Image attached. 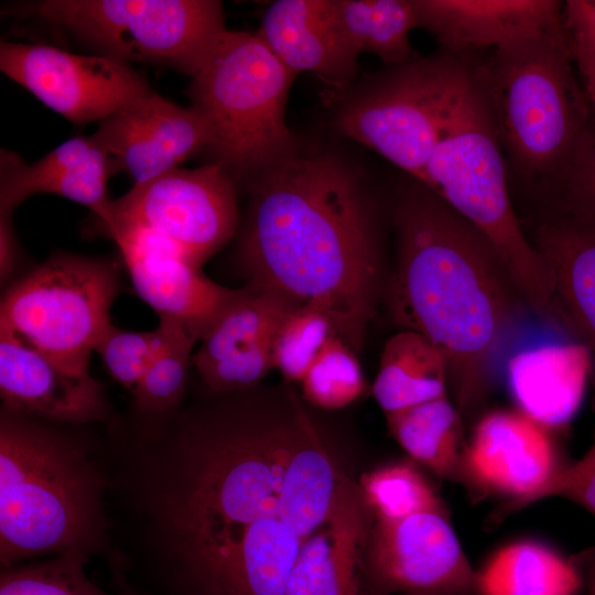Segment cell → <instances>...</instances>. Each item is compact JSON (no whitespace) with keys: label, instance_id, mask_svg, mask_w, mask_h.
Wrapping results in <instances>:
<instances>
[{"label":"cell","instance_id":"obj_14","mask_svg":"<svg viewBox=\"0 0 595 595\" xmlns=\"http://www.w3.org/2000/svg\"><path fill=\"white\" fill-rule=\"evenodd\" d=\"M293 298L251 284L215 320L199 340L192 364L214 393L261 385L272 366V346L282 322L299 306Z\"/></svg>","mask_w":595,"mask_h":595},{"label":"cell","instance_id":"obj_28","mask_svg":"<svg viewBox=\"0 0 595 595\" xmlns=\"http://www.w3.org/2000/svg\"><path fill=\"white\" fill-rule=\"evenodd\" d=\"M342 28L360 53L376 55L386 66L412 57L409 34L418 28L412 0H335Z\"/></svg>","mask_w":595,"mask_h":595},{"label":"cell","instance_id":"obj_7","mask_svg":"<svg viewBox=\"0 0 595 595\" xmlns=\"http://www.w3.org/2000/svg\"><path fill=\"white\" fill-rule=\"evenodd\" d=\"M295 75L253 32L226 30L191 78V106L205 119V153L245 187L298 147L285 119Z\"/></svg>","mask_w":595,"mask_h":595},{"label":"cell","instance_id":"obj_2","mask_svg":"<svg viewBox=\"0 0 595 595\" xmlns=\"http://www.w3.org/2000/svg\"><path fill=\"white\" fill-rule=\"evenodd\" d=\"M244 188L236 260L246 284L323 311L359 353L388 272L363 176L335 154L296 147Z\"/></svg>","mask_w":595,"mask_h":595},{"label":"cell","instance_id":"obj_11","mask_svg":"<svg viewBox=\"0 0 595 595\" xmlns=\"http://www.w3.org/2000/svg\"><path fill=\"white\" fill-rule=\"evenodd\" d=\"M237 191L216 163L177 167L133 184L112 202L102 228L110 237L131 229L151 232L201 268L239 229Z\"/></svg>","mask_w":595,"mask_h":595},{"label":"cell","instance_id":"obj_1","mask_svg":"<svg viewBox=\"0 0 595 595\" xmlns=\"http://www.w3.org/2000/svg\"><path fill=\"white\" fill-rule=\"evenodd\" d=\"M220 396L186 428L162 499L175 595H199L256 523L313 534L336 502L337 464L292 383Z\"/></svg>","mask_w":595,"mask_h":595},{"label":"cell","instance_id":"obj_9","mask_svg":"<svg viewBox=\"0 0 595 595\" xmlns=\"http://www.w3.org/2000/svg\"><path fill=\"white\" fill-rule=\"evenodd\" d=\"M470 55L441 50L387 66L348 94L338 131L420 181Z\"/></svg>","mask_w":595,"mask_h":595},{"label":"cell","instance_id":"obj_31","mask_svg":"<svg viewBox=\"0 0 595 595\" xmlns=\"http://www.w3.org/2000/svg\"><path fill=\"white\" fill-rule=\"evenodd\" d=\"M358 353L343 338L332 336L300 381L303 400L317 409L338 410L366 390Z\"/></svg>","mask_w":595,"mask_h":595},{"label":"cell","instance_id":"obj_23","mask_svg":"<svg viewBox=\"0 0 595 595\" xmlns=\"http://www.w3.org/2000/svg\"><path fill=\"white\" fill-rule=\"evenodd\" d=\"M371 521L357 480L347 475L329 517L303 543L283 595H360L359 560Z\"/></svg>","mask_w":595,"mask_h":595},{"label":"cell","instance_id":"obj_20","mask_svg":"<svg viewBox=\"0 0 595 595\" xmlns=\"http://www.w3.org/2000/svg\"><path fill=\"white\" fill-rule=\"evenodd\" d=\"M256 33L295 76L307 72L344 91L357 76L359 53L345 34L335 0H278Z\"/></svg>","mask_w":595,"mask_h":595},{"label":"cell","instance_id":"obj_32","mask_svg":"<svg viewBox=\"0 0 595 595\" xmlns=\"http://www.w3.org/2000/svg\"><path fill=\"white\" fill-rule=\"evenodd\" d=\"M86 552L69 551L37 563L4 567L0 595H109L85 574Z\"/></svg>","mask_w":595,"mask_h":595},{"label":"cell","instance_id":"obj_26","mask_svg":"<svg viewBox=\"0 0 595 595\" xmlns=\"http://www.w3.org/2000/svg\"><path fill=\"white\" fill-rule=\"evenodd\" d=\"M580 585L571 561L544 544L518 541L476 571L475 595H575Z\"/></svg>","mask_w":595,"mask_h":595},{"label":"cell","instance_id":"obj_21","mask_svg":"<svg viewBox=\"0 0 595 595\" xmlns=\"http://www.w3.org/2000/svg\"><path fill=\"white\" fill-rule=\"evenodd\" d=\"M113 173L111 159L94 133L68 139L31 164L2 149L0 212L12 213L32 195L53 194L89 208L104 227L113 202L108 194Z\"/></svg>","mask_w":595,"mask_h":595},{"label":"cell","instance_id":"obj_4","mask_svg":"<svg viewBox=\"0 0 595 595\" xmlns=\"http://www.w3.org/2000/svg\"><path fill=\"white\" fill-rule=\"evenodd\" d=\"M475 67L510 191L516 187L540 209L555 192L594 111L562 19L526 41L476 54Z\"/></svg>","mask_w":595,"mask_h":595},{"label":"cell","instance_id":"obj_19","mask_svg":"<svg viewBox=\"0 0 595 595\" xmlns=\"http://www.w3.org/2000/svg\"><path fill=\"white\" fill-rule=\"evenodd\" d=\"M532 223L526 235L550 278L571 338L589 354L595 403V217L540 210Z\"/></svg>","mask_w":595,"mask_h":595},{"label":"cell","instance_id":"obj_12","mask_svg":"<svg viewBox=\"0 0 595 595\" xmlns=\"http://www.w3.org/2000/svg\"><path fill=\"white\" fill-rule=\"evenodd\" d=\"M360 595H475L473 570L445 512L375 520L359 560Z\"/></svg>","mask_w":595,"mask_h":595},{"label":"cell","instance_id":"obj_33","mask_svg":"<svg viewBox=\"0 0 595 595\" xmlns=\"http://www.w3.org/2000/svg\"><path fill=\"white\" fill-rule=\"evenodd\" d=\"M336 335L331 318L311 305H301L281 324L272 346V366L282 381L300 382L326 342Z\"/></svg>","mask_w":595,"mask_h":595},{"label":"cell","instance_id":"obj_36","mask_svg":"<svg viewBox=\"0 0 595 595\" xmlns=\"http://www.w3.org/2000/svg\"><path fill=\"white\" fill-rule=\"evenodd\" d=\"M562 21L585 93L595 109V0H567Z\"/></svg>","mask_w":595,"mask_h":595},{"label":"cell","instance_id":"obj_37","mask_svg":"<svg viewBox=\"0 0 595 595\" xmlns=\"http://www.w3.org/2000/svg\"><path fill=\"white\" fill-rule=\"evenodd\" d=\"M547 497L566 498L595 515V462L582 457L559 468L527 505Z\"/></svg>","mask_w":595,"mask_h":595},{"label":"cell","instance_id":"obj_10","mask_svg":"<svg viewBox=\"0 0 595 595\" xmlns=\"http://www.w3.org/2000/svg\"><path fill=\"white\" fill-rule=\"evenodd\" d=\"M119 290L111 260L58 253L6 291L0 328L63 368L87 374L91 353L112 326L110 310Z\"/></svg>","mask_w":595,"mask_h":595},{"label":"cell","instance_id":"obj_34","mask_svg":"<svg viewBox=\"0 0 595 595\" xmlns=\"http://www.w3.org/2000/svg\"><path fill=\"white\" fill-rule=\"evenodd\" d=\"M539 210L595 217V109L555 192Z\"/></svg>","mask_w":595,"mask_h":595},{"label":"cell","instance_id":"obj_24","mask_svg":"<svg viewBox=\"0 0 595 595\" xmlns=\"http://www.w3.org/2000/svg\"><path fill=\"white\" fill-rule=\"evenodd\" d=\"M506 377L518 410L553 429L570 422L591 377V357L578 342L549 343L517 351Z\"/></svg>","mask_w":595,"mask_h":595},{"label":"cell","instance_id":"obj_25","mask_svg":"<svg viewBox=\"0 0 595 595\" xmlns=\"http://www.w3.org/2000/svg\"><path fill=\"white\" fill-rule=\"evenodd\" d=\"M447 386L441 350L423 335L399 329L381 350L371 394L388 414L446 396Z\"/></svg>","mask_w":595,"mask_h":595},{"label":"cell","instance_id":"obj_38","mask_svg":"<svg viewBox=\"0 0 595 595\" xmlns=\"http://www.w3.org/2000/svg\"><path fill=\"white\" fill-rule=\"evenodd\" d=\"M11 214L0 212V278L1 282H6L12 274L19 257L18 241Z\"/></svg>","mask_w":595,"mask_h":595},{"label":"cell","instance_id":"obj_8","mask_svg":"<svg viewBox=\"0 0 595 595\" xmlns=\"http://www.w3.org/2000/svg\"><path fill=\"white\" fill-rule=\"evenodd\" d=\"M8 12L58 26L96 54L190 78L227 30L216 0H41Z\"/></svg>","mask_w":595,"mask_h":595},{"label":"cell","instance_id":"obj_40","mask_svg":"<svg viewBox=\"0 0 595 595\" xmlns=\"http://www.w3.org/2000/svg\"><path fill=\"white\" fill-rule=\"evenodd\" d=\"M593 595H595V577H594V584H593Z\"/></svg>","mask_w":595,"mask_h":595},{"label":"cell","instance_id":"obj_6","mask_svg":"<svg viewBox=\"0 0 595 595\" xmlns=\"http://www.w3.org/2000/svg\"><path fill=\"white\" fill-rule=\"evenodd\" d=\"M98 489L79 452L4 409L0 423V560L84 551L95 537Z\"/></svg>","mask_w":595,"mask_h":595},{"label":"cell","instance_id":"obj_22","mask_svg":"<svg viewBox=\"0 0 595 595\" xmlns=\"http://www.w3.org/2000/svg\"><path fill=\"white\" fill-rule=\"evenodd\" d=\"M418 28L430 32L442 51L482 54L547 31L562 19L554 0H412Z\"/></svg>","mask_w":595,"mask_h":595},{"label":"cell","instance_id":"obj_15","mask_svg":"<svg viewBox=\"0 0 595 595\" xmlns=\"http://www.w3.org/2000/svg\"><path fill=\"white\" fill-rule=\"evenodd\" d=\"M549 430L518 409L494 410L477 422L459 478L478 493L512 498L494 519L527 506L560 468Z\"/></svg>","mask_w":595,"mask_h":595},{"label":"cell","instance_id":"obj_35","mask_svg":"<svg viewBox=\"0 0 595 595\" xmlns=\"http://www.w3.org/2000/svg\"><path fill=\"white\" fill-rule=\"evenodd\" d=\"M155 339V329L137 332L112 325L95 351L111 377L133 394L153 356Z\"/></svg>","mask_w":595,"mask_h":595},{"label":"cell","instance_id":"obj_16","mask_svg":"<svg viewBox=\"0 0 595 595\" xmlns=\"http://www.w3.org/2000/svg\"><path fill=\"white\" fill-rule=\"evenodd\" d=\"M94 136L111 159L115 172L133 184L158 177L197 154H205L210 131L192 106H180L151 90L99 122Z\"/></svg>","mask_w":595,"mask_h":595},{"label":"cell","instance_id":"obj_18","mask_svg":"<svg viewBox=\"0 0 595 595\" xmlns=\"http://www.w3.org/2000/svg\"><path fill=\"white\" fill-rule=\"evenodd\" d=\"M0 394L4 409L57 423L106 416L100 383L60 366L12 332L0 328Z\"/></svg>","mask_w":595,"mask_h":595},{"label":"cell","instance_id":"obj_17","mask_svg":"<svg viewBox=\"0 0 595 595\" xmlns=\"http://www.w3.org/2000/svg\"><path fill=\"white\" fill-rule=\"evenodd\" d=\"M111 238L139 298L159 318L185 326L197 342L239 292L206 278L201 268L151 232L122 230Z\"/></svg>","mask_w":595,"mask_h":595},{"label":"cell","instance_id":"obj_27","mask_svg":"<svg viewBox=\"0 0 595 595\" xmlns=\"http://www.w3.org/2000/svg\"><path fill=\"white\" fill-rule=\"evenodd\" d=\"M385 416L390 435L413 461L442 478H459L461 413L447 394Z\"/></svg>","mask_w":595,"mask_h":595},{"label":"cell","instance_id":"obj_3","mask_svg":"<svg viewBox=\"0 0 595 595\" xmlns=\"http://www.w3.org/2000/svg\"><path fill=\"white\" fill-rule=\"evenodd\" d=\"M396 256L382 302L392 323L443 354L461 415L484 400L501 350L529 310L493 242L421 182L397 191Z\"/></svg>","mask_w":595,"mask_h":595},{"label":"cell","instance_id":"obj_13","mask_svg":"<svg viewBox=\"0 0 595 595\" xmlns=\"http://www.w3.org/2000/svg\"><path fill=\"white\" fill-rule=\"evenodd\" d=\"M0 69L76 125L99 123L152 90L130 64L45 44L2 41Z\"/></svg>","mask_w":595,"mask_h":595},{"label":"cell","instance_id":"obj_39","mask_svg":"<svg viewBox=\"0 0 595 595\" xmlns=\"http://www.w3.org/2000/svg\"><path fill=\"white\" fill-rule=\"evenodd\" d=\"M583 457L588 461L595 462V444L588 450V452Z\"/></svg>","mask_w":595,"mask_h":595},{"label":"cell","instance_id":"obj_5","mask_svg":"<svg viewBox=\"0 0 595 595\" xmlns=\"http://www.w3.org/2000/svg\"><path fill=\"white\" fill-rule=\"evenodd\" d=\"M474 57L419 182L493 242L529 310L566 336V322L550 278L513 205L504 151Z\"/></svg>","mask_w":595,"mask_h":595},{"label":"cell","instance_id":"obj_29","mask_svg":"<svg viewBox=\"0 0 595 595\" xmlns=\"http://www.w3.org/2000/svg\"><path fill=\"white\" fill-rule=\"evenodd\" d=\"M155 349L133 392L136 402L147 411L163 412L182 399L197 339L181 323L159 318Z\"/></svg>","mask_w":595,"mask_h":595},{"label":"cell","instance_id":"obj_30","mask_svg":"<svg viewBox=\"0 0 595 595\" xmlns=\"http://www.w3.org/2000/svg\"><path fill=\"white\" fill-rule=\"evenodd\" d=\"M375 520L394 521L419 512H446L443 501L410 462L387 464L357 480Z\"/></svg>","mask_w":595,"mask_h":595}]
</instances>
